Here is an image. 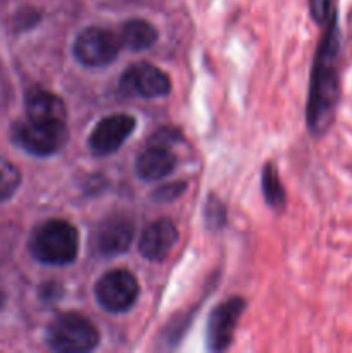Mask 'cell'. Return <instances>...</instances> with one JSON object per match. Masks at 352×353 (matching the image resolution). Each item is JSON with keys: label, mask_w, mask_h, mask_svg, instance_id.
<instances>
[{"label": "cell", "mask_w": 352, "mask_h": 353, "mask_svg": "<svg viewBox=\"0 0 352 353\" xmlns=\"http://www.w3.org/2000/svg\"><path fill=\"white\" fill-rule=\"evenodd\" d=\"M309 10L314 23L320 26H324L331 17L337 16L335 0H309Z\"/></svg>", "instance_id": "cell-17"}, {"label": "cell", "mask_w": 352, "mask_h": 353, "mask_svg": "<svg viewBox=\"0 0 352 353\" xmlns=\"http://www.w3.org/2000/svg\"><path fill=\"white\" fill-rule=\"evenodd\" d=\"M12 138L21 148L33 155H52L61 150L69 140L66 123L24 119L12 126Z\"/></svg>", "instance_id": "cell-4"}, {"label": "cell", "mask_w": 352, "mask_h": 353, "mask_svg": "<svg viewBox=\"0 0 352 353\" xmlns=\"http://www.w3.org/2000/svg\"><path fill=\"white\" fill-rule=\"evenodd\" d=\"M176 157L169 150L168 143L157 140H150L144 152L137 159V174L145 181H157L168 176L175 169Z\"/></svg>", "instance_id": "cell-12"}, {"label": "cell", "mask_w": 352, "mask_h": 353, "mask_svg": "<svg viewBox=\"0 0 352 353\" xmlns=\"http://www.w3.org/2000/svg\"><path fill=\"white\" fill-rule=\"evenodd\" d=\"M119 47V38L113 31L90 26L76 37L72 50L76 59L86 68H102L117 57Z\"/></svg>", "instance_id": "cell-6"}, {"label": "cell", "mask_w": 352, "mask_h": 353, "mask_svg": "<svg viewBox=\"0 0 352 353\" xmlns=\"http://www.w3.org/2000/svg\"><path fill=\"white\" fill-rule=\"evenodd\" d=\"M21 171L7 159H0V203L9 200L21 185Z\"/></svg>", "instance_id": "cell-16"}, {"label": "cell", "mask_w": 352, "mask_h": 353, "mask_svg": "<svg viewBox=\"0 0 352 353\" xmlns=\"http://www.w3.org/2000/svg\"><path fill=\"white\" fill-rule=\"evenodd\" d=\"M245 309V302L240 296L228 299L226 302L219 303L211 312L207 321L206 340L207 348L213 352H221L228 348L233 341L235 330H237L238 319Z\"/></svg>", "instance_id": "cell-9"}, {"label": "cell", "mask_w": 352, "mask_h": 353, "mask_svg": "<svg viewBox=\"0 0 352 353\" xmlns=\"http://www.w3.org/2000/svg\"><path fill=\"white\" fill-rule=\"evenodd\" d=\"M185 190V183H171V185H164L161 188L155 190L154 199L157 200H173Z\"/></svg>", "instance_id": "cell-19"}, {"label": "cell", "mask_w": 352, "mask_h": 353, "mask_svg": "<svg viewBox=\"0 0 352 353\" xmlns=\"http://www.w3.org/2000/svg\"><path fill=\"white\" fill-rule=\"evenodd\" d=\"M117 38H119L121 47L128 48V50L140 52L155 43L157 30L154 28V24L145 19H130L123 24Z\"/></svg>", "instance_id": "cell-14"}, {"label": "cell", "mask_w": 352, "mask_h": 353, "mask_svg": "<svg viewBox=\"0 0 352 353\" xmlns=\"http://www.w3.org/2000/svg\"><path fill=\"white\" fill-rule=\"evenodd\" d=\"M68 110L61 97L41 86H33L26 92V119L66 123Z\"/></svg>", "instance_id": "cell-13"}, {"label": "cell", "mask_w": 352, "mask_h": 353, "mask_svg": "<svg viewBox=\"0 0 352 353\" xmlns=\"http://www.w3.org/2000/svg\"><path fill=\"white\" fill-rule=\"evenodd\" d=\"M135 126H137V119L130 114H110V116L102 117L90 133V150L99 157L114 154L130 138Z\"/></svg>", "instance_id": "cell-8"}, {"label": "cell", "mask_w": 352, "mask_h": 353, "mask_svg": "<svg viewBox=\"0 0 352 353\" xmlns=\"http://www.w3.org/2000/svg\"><path fill=\"white\" fill-rule=\"evenodd\" d=\"M30 252L41 264H71L79 252L78 230L64 219L45 221L31 234Z\"/></svg>", "instance_id": "cell-2"}, {"label": "cell", "mask_w": 352, "mask_h": 353, "mask_svg": "<svg viewBox=\"0 0 352 353\" xmlns=\"http://www.w3.org/2000/svg\"><path fill=\"white\" fill-rule=\"evenodd\" d=\"M119 90L126 97L157 99L168 95L171 90V79L157 65L150 62H138L123 72L119 79Z\"/></svg>", "instance_id": "cell-7"}, {"label": "cell", "mask_w": 352, "mask_h": 353, "mask_svg": "<svg viewBox=\"0 0 352 353\" xmlns=\"http://www.w3.org/2000/svg\"><path fill=\"white\" fill-rule=\"evenodd\" d=\"M133 234L135 224L131 219L124 216L107 217L100 223V226L95 231V236H93L95 250L99 254L107 255V257L123 254L131 247Z\"/></svg>", "instance_id": "cell-10"}, {"label": "cell", "mask_w": 352, "mask_h": 353, "mask_svg": "<svg viewBox=\"0 0 352 353\" xmlns=\"http://www.w3.org/2000/svg\"><path fill=\"white\" fill-rule=\"evenodd\" d=\"M140 293L137 278L126 269L106 272L95 285V296L100 305L113 314L126 312L135 305Z\"/></svg>", "instance_id": "cell-5"}, {"label": "cell", "mask_w": 352, "mask_h": 353, "mask_svg": "<svg viewBox=\"0 0 352 353\" xmlns=\"http://www.w3.org/2000/svg\"><path fill=\"white\" fill-rule=\"evenodd\" d=\"M340 100V30L337 16L324 24L311 74L307 124L313 134H324L333 123Z\"/></svg>", "instance_id": "cell-1"}, {"label": "cell", "mask_w": 352, "mask_h": 353, "mask_svg": "<svg viewBox=\"0 0 352 353\" xmlns=\"http://www.w3.org/2000/svg\"><path fill=\"white\" fill-rule=\"evenodd\" d=\"M178 241V230L169 219H157L148 224L140 236V254L148 261H164Z\"/></svg>", "instance_id": "cell-11"}, {"label": "cell", "mask_w": 352, "mask_h": 353, "mask_svg": "<svg viewBox=\"0 0 352 353\" xmlns=\"http://www.w3.org/2000/svg\"><path fill=\"white\" fill-rule=\"evenodd\" d=\"M47 345L59 353H85L97 348L100 333L95 324L78 312L55 317L47 330Z\"/></svg>", "instance_id": "cell-3"}, {"label": "cell", "mask_w": 352, "mask_h": 353, "mask_svg": "<svg viewBox=\"0 0 352 353\" xmlns=\"http://www.w3.org/2000/svg\"><path fill=\"white\" fill-rule=\"evenodd\" d=\"M262 193L264 199L273 209H283L285 207V190H283L282 181H280L278 169L273 162H268L262 169Z\"/></svg>", "instance_id": "cell-15"}, {"label": "cell", "mask_w": 352, "mask_h": 353, "mask_svg": "<svg viewBox=\"0 0 352 353\" xmlns=\"http://www.w3.org/2000/svg\"><path fill=\"white\" fill-rule=\"evenodd\" d=\"M224 209L219 200H211L206 207V221L211 228H219L224 223Z\"/></svg>", "instance_id": "cell-18"}]
</instances>
